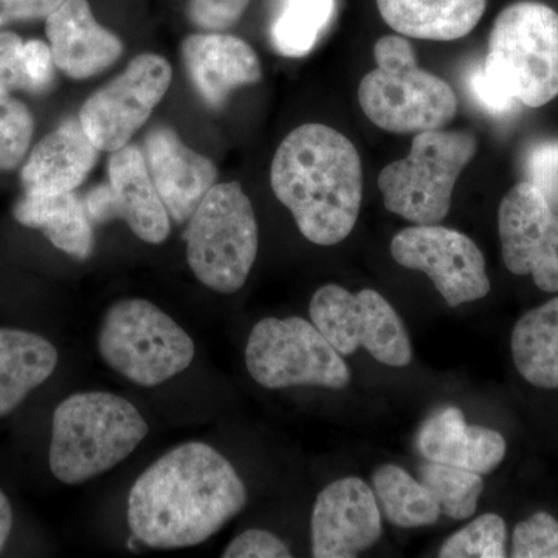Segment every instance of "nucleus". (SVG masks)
Listing matches in <instances>:
<instances>
[{
  "label": "nucleus",
  "mask_w": 558,
  "mask_h": 558,
  "mask_svg": "<svg viewBox=\"0 0 558 558\" xmlns=\"http://www.w3.org/2000/svg\"><path fill=\"white\" fill-rule=\"evenodd\" d=\"M65 0H0V28L17 21L47 20Z\"/></svg>",
  "instance_id": "37"
},
{
  "label": "nucleus",
  "mask_w": 558,
  "mask_h": 558,
  "mask_svg": "<svg viewBox=\"0 0 558 558\" xmlns=\"http://www.w3.org/2000/svg\"><path fill=\"white\" fill-rule=\"evenodd\" d=\"M186 260L205 288L231 295L244 288L258 256L255 209L238 182L216 183L183 233Z\"/></svg>",
  "instance_id": "6"
},
{
  "label": "nucleus",
  "mask_w": 558,
  "mask_h": 558,
  "mask_svg": "<svg viewBox=\"0 0 558 558\" xmlns=\"http://www.w3.org/2000/svg\"><path fill=\"white\" fill-rule=\"evenodd\" d=\"M508 527L497 513H484L461 531L454 532L440 546L442 558H502L506 550Z\"/></svg>",
  "instance_id": "28"
},
{
  "label": "nucleus",
  "mask_w": 558,
  "mask_h": 558,
  "mask_svg": "<svg viewBox=\"0 0 558 558\" xmlns=\"http://www.w3.org/2000/svg\"><path fill=\"white\" fill-rule=\"evenodd\" d=\"M100 149L92 143L80 119H65L28 154L21 171L25 193L75 191L94 170Z\"/></svg>",
  "instance_id": "19"
},
{
  "label": "nucleus",
  "mask_w": 558,
  "mask_h": 558,
  "mask_svg": "<svg viewBox=\"0 0 558 558\" xmlns=\"http://www.w3.org/2000/svg\"><path fill=\"white\" fill-rule=\"evenodd\" d=\"M391 255L405 269L427 275L450 307L490 292L483 252L461 231L438 223L409 227L392 238Z\"/></svg>",
  "instance_id": "12"
},
{
  "label": "nucleus",
  "mask_w": 558,
  "mask_h": 558,
  "mask_svg": "<svg viewBox=\"0 0 558 558\" xmlns=\"http://www.w3.org/2000/svg\"><path fill=\"white\" fill-rule=\"evenodd\" d=\"M312 556L354 558L381 537V513L373 488L349 476L319 492L311 521Z\"/></svg>",
  "instance_id": "15"
},
{
  "label": "nucleus",
  "mask_w": 558,
  "mask_h": 558,
  "mask_svg": "<svg viewBox=\"0 0 558 558\" xmlns=\"http://www.w3.org/2000/svg\"><path fill=\"white\" fill-rule=\"evenodd\" d=\"M252 0H189L186 14L194 27L223 32L236 25Z\"/></svg>",
  "instance_id": "32"
},
{
  "label": "nucleus",
  "mask_w": 558,
  "mask_h": 558,
  "mask_svg": "<svg viewBox=\"0 0 558 558\" xmlns=\"http://www.w3.org/2000/svg\"><path fill=\"white\" fill-rule=\"evenodd\" d=\"M483 72L488 83L527 108L558 97V13L521 0L498 14L488 36Z\"/></svg>",
  "instance_id": "5"
},
{
  "label": "nucleus",
  "mask_w": 558,
  "mask_h": 558,
  "mask_svg": "<svg viewBox=\"0 0 558 558\" xmlns=\"http://www.w3.org/2000/svg\"><path fill=\"white\" fill-rule=\"evenodd\" d=\"M226 558H289V546L277 535L264 529H248L223 550Z\"/></svg>",
  "instance_id": "34"
},
{
  "label": "nucleus",
  "mask_w": 558,
  "mask_h": 558,
  "mask_svg": "<svg viewBox=\"0 0 558 558\" xmlns=\"http://www.w3.org/2000/svg\"><path fill=\"white\" fill-rule=\"evenodd\" d=\"M57 366L58 351L49 340L28 330L0 328V417L13 413Z\"/></svg>",
  "instance_id": "23"
},
{
  "label": "nucleus",
  "mask_w": 558,
  "mask_h": 558,
  "mask_svg": "<svg viewBox=\"0 0 558 558\" xmlns=\"http://www.w3.org/2000/svg\"><path fill=\"white\" fill-rule=\"evenodd\" d=\"M11 529H13V509L7 495L0 490V553L9 542Z\"/></svg>",
  "instance_id": "38"
},
{
  "label": "nucleus",
  "mask_w": 558,
  "mask_h": 558,
  "mask_svg": "<svg viewBox=\"0 0 558 558\" xmlns=\"http://www.w3.org/2000/svg\"><path fill=\"white\" fill-rule=\"evenodd\" d=\"M513 558H558V521L546 512L517 524L512 534Z\"/></svg>",
  "instance_id": "30"
},
{
  "label": "nucleus",
  "mask_w": 558,
  "mask_h": 558,
  "mask_svg": "<svg viewBox=\"0 0 558 558\" xmlns=\"http://www.w3.org/2000/svg\"><path fill=\"white\" fill-rule=\"evenodd\" d=\"M172 69L159 54H138L121 75L92 94L78 119L92 143L116 153L130 145L170 89Z\"/></svg>",
  "instance_id": "11"
},
{
  "label": "nucleus",
  "mask_w": 558,
  "mask_h": 558,
  "mask_svg": "<svg viewBox=\"0 0 558 558\" xmlns=\"http://www.w3.org/2000/svg\"><path fill=\"white\" fill-rule=\"evenodd\" d=\"M35 134L31 109L0 87V171H13L27 157Z\"/></svg>",
  "instance_id": "29"
},
{
  "label": "nucleus",
  "mask_w": 558,
  "mask_h": 558,
  "mask_svg": "<svg viewBox=\"0 0 558 558\" xmlns=\"http://www.w3.org/2000/svg\"><path fill=\"white\" fill-rule=\"evenodd\" d=\"M416 446L422 458L438 464L487 475L506 457V439L495 429L468 425L457 407H446L432 414L417 433Z\"/></svg>",
  "instance_id": "20"
},
{
  "label": "nucleus",
  "mask_w": 558,
  "mask_h": 558,
  "mask_svg": "<svg viewBox=\"0 0 558 558\" xmlns=\"http://www.w3.org/2000/svg\"><path fill=\"white\" fill-rule=\"evenodd\" d=\"M247 505L229 459L205 442L180 444L150 464L128 498L132 537L150 549L193 548Z\"/></svg>",
  "instance_id": "1"
},
{
  "label": "nucleus",
  "mask_w": 558,
  "mask_h": 558,
  "mask_svg": "<svg viewBox=\"0 0 558 558\" xmlns=\"http://www.w3.org/2000/svg\"><path fill=\"white\" fill-rule=\"evenodd\" d=\"M24 40L13 32H0V87L32 94V83L25 72Z\"/></svg>",
  "instance_id": "33"
},
{
  "label": "nucleus",
  "mask_w": 558,
  "mask_h": 558,
  "mask_svg": "<svg viewBox=\"0 0 558 558\" xmlns=\"http://www.w3.org/2000/svg\"><path fill=\"white\" fill-rule=\"evenodd\" d=\"M510 349L524 380L534 387L558 389V295L517 322Z\"/></svg>",
  "instance_id": "24"
},
{
  "label": "nucleus",
  "mask_w": 558,
  "mask_h": 558,
  "mask_svg": "<svg viewBox=\"0 0 558 558\" xmlns=\"http://www.w3.org/2000/svg\"><path fill=\"white\" fill-rule=\"evenodd\" d=\"M373 490L389 523L422 527L439 520L440 509L427 487L399 465H381L373 475Z\"/></svg>",
  "instance_id": "25"
},
{
  "label": "nucleus",
  "mask_w": 558,
  "mask_h": 558,
  "mask_svg": "<svg viewBox=\"0 0 558 558\" xmlns=\"http://www.w3.org/2000/svg\"><path fill=\"white\" fill-rule=\"evenodd\" d=\"M98 354L138 387H159L189 369L196 347L182 326L148 300L117 301L98 330Z\"/></svg>",
  "instance_id": "7"
},
{
  "label": "nucleus",
  "mask_w": 558,
  "mask_h": 558,
  "mask_svg": "<svg viewBox=\"0 0 558 558\" xmlns=\"http://www.w3.org/2000/svg\"><path fill=\"white\" fill-rule=\"evenodd\" d=\"M134 403L106 391L75 392L53 413L49 465L68 486L86 483L131 457L148 436Z\"/></svg>",
  "instance_id": "3"
},
{
  "label": "nucleus",
  "mask_w": 558,
  "mask_h": 558,
  "mask_svg": "<svg viewBox=\"0 0 558 558\" xmlns=\"http://www.w3.org/2000/svg\"><path fill=\"white\" fill-rule=\"evenodd\" d=\"M21 226L43 231L61 252L78 260L89 259L95 234L86 205L75 191L58 194L24 193L13 208Z\"/></svg>",
  "instance_id": "21"
},
{
  "label": "nucleus",
  "mask_w": 558,
  "mask_h": 558,
  "mask_svg": "<svg viewBox=\"0 0 558 558\" xmlns=\"http://www.w3.org/2000/svg\"><path fill=\"white\" fill-rule=\"evenodd\" d=\"M381 20L405 38L457 40L478 25L487 0H376Z\"/></svg>",
  "instance_id": "22"
},
{
  "label": "nucleus",
  "mask_w": 558,
  "mask_h": 558,
  "mask_svg": "<svg viewBox=\"0 0 558 558\" xmlns=\"http://www.w3.org/2000/svg\"><path fill=\"white\" fill-rule=\"evenodd\" d=\"M336 0H282L271 22V46L281 57H306L336 16Z\"/></svg>",
  "instance_id": "26"
},
{
  "label": "nucleus",
  "mask_w": 558,
  "mask_h": 558,
  "mask_svg": "<svg viewBox=\"0 0 558 558\" xmlns=\"http://www.w3.org/2000/svg\"><path fill=\"white\" fill-rule=\"evenodd\" d=\"M142 150L168 215L179 226L189 222L218 183V168L208 157L189 148L170 126L153 128Z\"/></svg>",
  "instance_id": "16"
},
{
  "label": "nucleus",
  "mask_w": 558,
  "mask_h": 558,
  "mask_svg": "<svg viewBox=\"0 0 558 558\" xmlns=\"http://www.w3.org/2000/svg\"><path fill=\"white\" fill-rule=\"evenodd\" d=\"M418 478L438 502L444 515L465 520L476 512L484 490V481L478 473L427 461L418 468Z\"/></svg>",
  "instance_id": "27"
},
{
  "label": "nucleus",
  "mask_w": 558,
  "mask_h": 558,
  "mask_svg": "<svg viewBox=\"0 0 558 558\" xmlns=\"http://www.w3.org/2000/svg\"><path fill=\"white\" fill-rule=\"evenodd\" d=\"M245 365L260 387L312 385L340 389L351 371L314 323L301 317H269L256 323L245 347Z\"/></svg>",
  "instance_id": "9"
},
{
  "label": "nucleus",
  "mask_w": 558,
  "mask_h": 558,
  "mask_svg": "<svg viewBox=\"0 0 558 558\" xmlns=\"http://www.w3.org/2000/svg\"><path fill=\"white\" fill-rule=\"evenodd\" d=\"M182 61L194 89L213 109L222 108L234 90L263 78L260 61L252 46L222 32L186 36Z\"/></svg>",
  "instance_id": "17"
},
{
  "label": "nucleus",
  "mask_w": 558,
  "mask_h": 558,
  "mask_svg": "<svg viewBox=\"0 0 558 558\" xmlns=\"http://www.w3.org/2000/svg\"><path fill=\"white\" fill-rule=\"evenodd\" d=\"M476 149L475 135L468 132H418L409 156L380 171L385 208L414 226L439 223L449 215L454 185Z\"/></svg>",
  "instance_id": "8"
},
{
  "label": "nucleus",
  "mask_w": 558,
  "mask_h": 558,
  "mask_svg": "<svg viewBox=\"0 0 558 558\" xmlns=\"http://www.w3.org/2000/svg\"><path fill=\"white\" fill-rule=\"evenodd\" d=\"M270 185L296 227L317 245L340 244L357 223L363 168L354 143L326 124L295 128L275 153Z\"/></svg>",
  "instance_id": "2"
},
{
  "label": "nucleus",
  "mask_w": 558,
  "mask_h": 558,
  "mask_svg": "<svg viewBox=\"0 0 558 558\" xmlns=\"http://www.w3.org/2000/svg\"><path fill=\"white\" fill-rule=\"evenodd\" d=\"M84 205L92 223L124 220L138 240L154 245L170 236V215L138 146L128 145L110 154L108 182L92 189Z\"/></svg>",
  "instance_id": "14"
},
{
  "label": "nucleus",
  "mask_w": 558,
  "mask_h": 558,
  "mask_svg": "<svg viewBox=\"0 0 558 558\" xmlns=\"http://www.w3.org/2000/svg\"><path fill=\"white\" fill-rule=\"evenodd\" d=\"M498 233L508 270L558 293V215L537 186L523 180L508 191L498 208Z\"/></svg>",
  "instance_id": "13"
},
{
  "label": "nucleus",
  "mask_w": 558,
  "mask_h": 558,
  "mask_svg": "<svg viewBox=\"0 0 558 558\" xmlns=\"http://www.w3.org/2000/svg\"><path fill=\"white\" fill-rule=\"evenodd\" d=\"M54 65L72 80L100 75L123 54L119 36L95 20L87 0H65L46 20Z\"/></svg>",
  "instance_id": "18"
},
{
  "label": "nucleus",
  "mask_w": 558,
  "mask_h": 558,
  "mask_svg": "<svg viewBox=\"0 0 558 558\" xmlns=\"http://www.w3.org/2000/svg\"><path fill=\"white\" fill-rule=\"evenodd\" d=\"M377 68L360 81L359 102L371 123L391 134L438 131L457 117L449 83L418 68L409 38L388 35L374 46Z\"/></svg>",
  "instance_id": "4"
},
{
  "label": "nucleus",
  "mask_w": 558,
  "mask_h": 558,
  "mask_svg": "<svg viewBox=\"0 0 558 558\" xmlns=\"http://www.w3.org/2000/svg\"><path fill=\"white\" fill-rule=\"evenodd\" d=\"M24 64L28 80L32 83V94H46L54 83L53 54L49 44L44 40L32 39L24 44Z\"/></svg>",
  "instance_id": "35"
},
{
  "label": "nucleus",
  "mask_w": 558,
  "mask_h": 558,
  "mask_svg": "<svg viewBox=\"0 0 558 558\" xmlns=\"http://www.w3.org/2000/svg\"><path fill=\"white\" fill-rule=\"evenodd\" d=\"M311 322L341 355L365 348L377 362L403 368L413 360L409 332L395 307L377 290L349 292L326 284L314 293Z\"/></svg>",
  "instance_id": "10"
},
{
  "label": "nucleus",
  "mask_w": 558,
  "mask_h": 558,
  "mask_svg": "<svg viewBox=\"0 0 558 558\" xmlns=\"http://www.w3.org/2000/svg\"><path fill=\"white\" fill-rule=\"evenodd\" d=\"M469 89L473 100L481 109L494 117H509L517 112L520 102L499 92L494 84L488 83L483 72V65L473 69L469 75Z\"/></svg>",
  "instance_id": "36"
},
{
  "label": "nucleus",
  "mask_w": 558,
  "mask_h": 558,
  "mask_svg": "<svg viewBox=\"0 0 558 558\" xmlns=\"http://www.w3.org/2000/svg\"><path fill=\"white\" fill-rule=\"evenodd\" d=\"M527 182L537 186L550 207H558V140L539 142L529 149L524 161Z\"/></svg>",
  "instance_id": "31"
}]
</instances>
